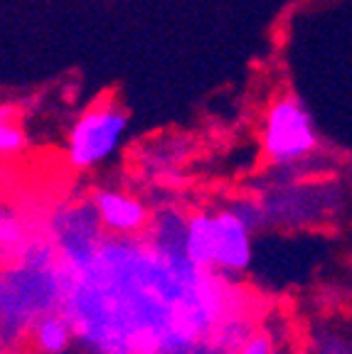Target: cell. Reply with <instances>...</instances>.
Returning a JSON list of instances; mask_svg holds the SVG:
<instances>
[{"instance_id":"cell-1","label":"cell","mask_w":352,"mask_h":354,"mask_svg":"<svg viewBox=\"0 0 352 354\" xmlns=\"http://www.w3.org/2000/svg\"><path fill=\"white\" fill-rule=\"evenodd\" d=\"M261 216L264 209L247 199L225 209L195 212L185 219V256L204 271L242 273L252 263V232Z\"/></svg>"},{"instance_id":"cell-3","label":"cell","mask_w":352,"mask_h":354,"mask_svg":"<svg viewBox=\"0 0 352 354\" xmlns=\"http://www.w3.org/2000/svg\"><path fill=\"white\" fill-rule=\"evenodd\" d=\"M128 131V113L114 101H101L79 113L69 128L64 155L74 170H94L114 158Z\"/></svg>"},{"instance_id":"cell-6","label":"cell","mask_w":352,"mask_h":354,"mask_svg":"<svg viewBox=\"0 0 352 354\" xmlns=\"http://www.w3.org/2000/svg\"><path fill=\"white\" fill-rule=\"evenodd\" d=\"M30 138L17 121V106L0 104V160H10L28 150Z\"/></svg>"},{"instance_id":"cell-2","label":"cell","mask_w":352,"mask_h":354,"mask_svg":"<svg viewBox=\"0 0 352 354\" xmlns=\"http://www.w3.org/2000/svg\"><path fill=\"white\" fill-rule=\"evenodd\" d=\"M320 133L308 104L298 94L274 99L261 126V150L274 167L306 162L318 150Z\"/></svg>"},{"instance_id":"cell-7","label":"cell","mask_w":352,"mask_h":354,"mask_svg":"<svg viewBox=\"0 0 352 354\" xmlns=\"http://www.w3.org/2000/svg\"><path fill=\"white\" fill-rule=\"evenodd\" d=\"M234 354H274V344L266 335H252L239 344Z\"/></svg>"},{"instance_id":"cell-4","label":"cell","mask_w":352,"mask_h":354,"mask_svg":"<svg viewBox=\"0 0 352 354\" xmlns=\"http://www.w3.org/2000/svg\"><path fill=\"white\" fill-rule=\"evenodd\" d=\"M91 205L109 236H138L150 224V212L143 199L121 189H99Z\"/></svg>"},{"instance_id":"cell-5","label":"cell","mask_w":352,"mask_h":354,"mask_svg":"<svg viewBox=\"0 0 352 354\" xmlns=\"http://www.w3.org/2000/svg\"><path fill=\"white\" fill-rule=\"evenodd\" d=\"M74 337L77 332L64 313H44L33 325V342L39 354H67Z\"/></svg>"}]
</instances>
